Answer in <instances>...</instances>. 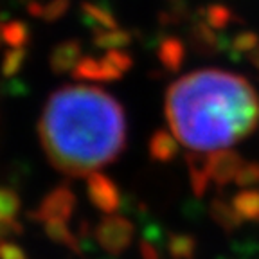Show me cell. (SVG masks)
I'll return each instance as SVG.
<instances>
[{"label": "cell", "mask_w": 259, "mask_h": 259, "mask_svg": "<svg viewBox=\"0 0 259 259\" xmlns=\"http://www.w3.org/2000/svg\"><path fill=\"white\" fill-rule=\"evenodd\" d=\"M0 41H2V36H0Z\"/></svg>", "instance_id": "cell-30"}, {"label": "cell", "mask_w": 259, "mask_h": 259, "mask_svg": "<svg viewBox=\"0 0 259 259\" xmlns=\"http://www.w3.org/2000/svg\"><path fill=\"white\" fill-rule=\"evenodd\" d=\"M44 231L47 234V238L51 241H54L56 245L67 247L69 250L81 254V241L76 234L69 229L67 222H49L44 223Z\"/></svg>", "instance_id": "cell-15"}, {"label": "cell", "mask_w": 259, "mask_h": 259, "mask_svg": "<svg viewBox=\"0 0 259 259\" xmlns=\"http://www.w3.org/2000/svg\"><path fill=\"white\" fill-rule=\"evenodd\" d=\"M20 212V198L9 187H0V222H15Z\"/></svg>", "instance_id": "cell-22"}, {"label": "cell", "mask_w": 259, "mask_h": 259, "mask_svg": "<svg viewBox=\"0 0 259 259\" xmlns=\"http://www.w3.org/2000/svg\"><path fill=\"white\" fill-rule=\"evenodd\" d=\"M99 247L112 255H119L132 245L134 223L121 214H106L94 231Z\"/></svg>", "instance_id": "cell-4"}, {"label": "cell", "mask_w": 259, "mask_h": 259, "mask_svg": "<svg viewBox=\"0 0 259 259\" xmlns=\"http://www.w3.org/2000/svg\"><path fill=\"white\" fill-rule=\"evenodd\" d=\"M259 44V34L254 31H239L232 38L222 36V51H225L232 60L245 58Z\"/></svg>", "instance_id": "cell-13"}, {"label": "cell", "mask_w": 259, "mask_h": 259, "mask_svg": "<svg viewBox=\"0 0 259 259\" xmlns=\"http://www.w3.org/2000/svg\"><path fill=\"white\" fill-rule=\"evenodd\" d=\"M173 2H180V0H173Z\"/></svg>", "instance_id": "cell-29"}, {"label": "cell", "mask_w": 259, "mask_h": 259, "mask_svg": "<svg viewBox=\"0 0 259 259\" xmlns=\"http://www.w3.org/2000/svg\"><path fill=\"white\" fill-rule=\"evenodd\" d=\"M245 60H247L248 63H250L252 67H254V69L259 72V44L255 45L254 49H252V51L247 54V56H245Z\"/></svg>", "instance_id": "cell-28"}, {"label": "cell", "mask_w": 259, "mask_h": 259, "mask_svg": "<svg viewBox=\"0 0 259 259\" xmlns=\"http://www.w3.org/2000/svg\"><path fill=\"white\" fill-rule=\"evenodd\" d=\"M186 44L177 36H162L157 44V58L158 63L167 72H177L186 60Z\"/></svg>", "instance_id": "cell-10"}, {"label": "cell", "mask_w": 259, "mask_h": 259, "mask_svg": "<svg viewBox=\"0 0 259 259\" xmlns=\"http://www.w3.org/2000/svg\"><path fill=\"white\" fill-rule=\"evenodd\" d=\"M245 160L241 155L236 151L229 150H216V151H207L205 157V169L207 177L210 182H214L218 187H223L227 184H231L236 180L239 169L243 167Z\"/></svg>", "instance_id": "cell-7"}, {"label": "cell", "mask_w": 259, "mask_h": 259, "mask_svg": "<svg viewBox=\"0 0 259 259\" xmlns=\"http://www.w3.org/2000/svg\"><path fill=\"white\" fill-rule=\"evenodd\" d=\"M81 20L90 31L96 32L117 29L119 22L112 8L103 2H83L81 4Z\"/></svg>", "instance_id": "cell-8"}, {"label": "cell", "mask_w": 259, "mask_h": 259, "mask_svg": "<svg viewBox=\"0 0 259 259\" xmlns=\"http://www.w3.org/2000/svg\"><path fill=\"white\" fill-rule=\"evenodd\" d=\"M134 65V60L122 49L106 51L105 56H85L77 61L72 74L76 79L83 81H115L122 77Z\"/></svg>", "instance_id": "cell-3"}, {"label": "cell", "mask_w": 259, "mask_h": 259, "mask_svg": "<svg viewBox=\"0 0 259 259\" xmlns=\"http://www.w3.org/2000/svg\"><path fill=\"white\" fill-rule=\"evenodd\" d=\"M166 119L171 134L191 151L225 150L255 130L259 97L243 76L194 70L167 89Z\"/></svg>", "instance_id": "cell-2"}, {"label": "cell", "mask_w": 259, "mask_h": 259, "mask_svg": "<svg viewBox=\"0 0 259 259\" xmlns=\"http://www.w3.org/2000/svg\"><path fill=\"white\" fill-rule=\"evenodd\" d=\"M232 209L243 222L259 223V191L257 189H243L234 194L231 200Z\"/></svg>", "instance_id": "cell-14"}, {"label": "cell", "mask_w": 259, "mask_h": 259, "mask_svg": "<svg viewBox=\"0 0 259 259\" xmlns=\"http://www.w3.org/2000/svg\"><path fill=\"white\" fill-rule=\"evenodd\" d=\"M25 60H27V51L25 47H11L8 53L2 58V65L0 70L6 77H13L16 72H20V69L24 67Z\"/></svg>", "instance_id": "cell-23"}, {"label": "cell", "mask_w": 259, "mask_h": 259, "mask_svg": "<svg viewBox=\"0 0 259 259\" xmlns=\"http://www.w3.org/2000/svg\"><path fill=\"white\" fill-rule=\"evenodd\" d=\"M22 234V225L18 220L15 222H0V241H8L13 236Z\"/></svg>", "instance_id": "cell-27"}, {"label": "cell", "mask_w": 259, "mask_h": 259, "mask_svg": "<svg viewBox=\"0 0 259 259\" xmlns=\"http://www.w3.org/2000/svg\"><path fill=\"white\" fill-rule=\"evenodd\" d=\"M234 182L239 187H243V189H252V187L259 186V164H255V162H245Z\"/></svg>", "instance_id": "cell-24"}, {"label": "cell", "mask_w": 259, "mask_h": 259, "mask_svg": "<svg viewBox=\"0 0 259 259\" xmlns=\"http://www.w3.org/2000/svg\"><path fill=\"white\" fill-rule=\"evenodd\" d=\"M81 60V44L79 40H65L58 44L51 53V69L54 74L72 72L77 61Z\"/></svg>", "instance_id": "cell-11"}, {"label": "cell", "mask_w": 259, "mask_h": 259, "mask_svg": "<svg viewBox=\"0 0 259 259\" xmlns=\"http://www.w3.org/2000/svg\"><path fill=\"white\" fill-rule=\"evenodd\" d=\"M148 153L155 162H171L178 155V141L167 130H157L150 139Z\"/></svg>", "instance_id": "cell-12"}, {"label": "cell", "mask_w": 259, "mask_h": 259, "mask_svg": "<svg viewBox=\"0 0 259 259\" xmlns=\"http://www.w3.org/2000/svg\"><path fill=\"white\" fill-rule=\"evenodd\" d=\"M200 16H202L203 20H205L207 24L210 25V27L216 29V31L227 29L229 25L232 24V22L238 20V18L234 16V13H232L229 8H225V6H222V4H210V6H207L205 9H202Z\"/></svg>", "instance_id": "cell-20"}, {"label": "cell", "mask_w": 259, "mask_h": 259, "mask_svg": "<svg viewBox=\"0 0 259 259\" xmlns=\"http://www.w3.org/2000/svg\"><path fill=\"white\" fill-rule=\"evenodd\" d=\"M87 194L92 205L105 214H115V210H119L122 205L119 187L112 178L99 171L87 177Z\"/></svg>", "instance_id": "cell-6"}, {"label": "cell", "mask_w": 259, "mask_h": 259, "mask_svg": "<svg viewBox=\"0 0 259 259\" xmlns=\"http://www.w3.org/2000/svg\"><path fill=\"white\" fill-rule=\"evenodd\" d=\"M167 250L173 259H194L196 239L189 234H171Z\"/></svg>", "instance_id": "cell-21"}, {"label": "cell", "mask_w": 259, "mask_h": 259, "mask_svg": "<svg viewBox=\"0 0 259 259\" xmlns=\"http://www.w3.org/2000/svg\"><path fill=\"white\" fill-rule=\"evenodd\" d=\"M189 41L194 51L200 54H212L216 51H222V36L200 15L194 16L193 24H191Z\"/></svg>", "instance_id": "cell-9"}, {"label": "cell", "mask_w": 259, "mask_h": 259, "mask_svg": "<svg viewBox=\"0 0 259 259\" xmlns=\"http://www.w3.org/2000/svg\"><path fill=\"white\" fill-rule=\"evenodd\" d=\"M0 36H2V41L8 44L9 47H25L29 44L31 32L24 22L11 20L0 25Z\"/></svg>", "instance_id": "cell-18"}, {"label": "cell", "mask_w": 259, "mask_h": 259, "mask_svg": "<svg viewBox=\"0 0 259 259\" xmlns=\"http://www.w3.org/2000/svg\"><path fill=\"white\" fill-rule=\"evenodd\" d=\"M0 259H29L24 248L13 241H0Z\"/></svg>", "instance_id": "cell-26"}, {"label": "cell", "mask_w": 259, "mask_h": 259, "mask_svg": "<svg viewBox=\"0 0 259 259\" xmlns=\"http://www.w3.org/2000/svg\"><path fill=\"white\" fill-rule=\"evenodd\" d=\"M157 239H158L157 229H155V232H153V238L144 234V238L141 239V245H139L142 259H162L160 250H158V245H157Z\"/></svg>", "instance_id": "cell-25"}, {"label": "cell", "mask_w": 259, "mask_h": 259, "mask_svg": "<svg viewBox=\"0 0 259 259\" xmlns=\"http://www.w3.org/2000/svg\"><path fill=\"white\" fill-rule=\"evenodd\" d=\"M210 216L222 227L223 231H236L243 223V220L236 214V210L232 209L231 202H223V200H214L210 205Z\"/></svg>", "instance_id": "cell-17"}, {"label": "cell", "mask_w": 259, "mask_h": 259, "mask_svg": "<svg viewBox=\"0 0 259 259\" xmlns=\"http://www.w3.org/2000/svg\"><path fill=\"white\" fill-rule=\"evenodd\" d=\"M74 209H76V196L72 189L67 186H58L45 194L38 209L31 216L40 223L69 222L74 214Z\"/></svg>", "instance_id": "cell-5"}, {"label": "cell", "mask_w": 259, "mask_h": 259, "mask_svg": "<svg viewBox=\"0 0 259 259\" xmlns=\"http://www.w3.org/2000/svg\"><path fill=\"white\" fill-rule=\"evenodd\" d=\"M132 36L126 29H110V31H101L94 34V45L103 51H112V49H124L130 45Z\"/></svg>", "instance_id": "cell-19"}, {"label": "cell", "mask_w": 259, "mask_h": 259, "mask_svg": "<svg viewBox=\"0 0 259 259\" xmlns=\"http://www.w3.org/2000/svg\"><path fill=\"white\" fill-rule=\"evenodd\" d=\"M69 6H70V0H47V2L32 0V2H29L27 9H29V15L41 18L45 22H54L69 11Z\"/></svg>", "instance_id": "cell-16"}, {"label": "cell", "mask_w": 259, "mask_h": 259, "mask_svg": "<svg viewBox=\"0 0 259 259\" xmlns=\"http://www.w3.org/2000/svg\"><path fill=\"white\" fill-rule=\"evenodd\" d=\"M49 162L69 177H89L108 166L126 146V115L106 90L63 87L51 94L38 124Z\"/></svg>", "instance_id": "cell-1"}]
</instances>
